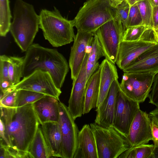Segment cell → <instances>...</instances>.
<instances>
[{"label":"cell","instance_id":"cell-1","mask_svg":"<svg viewBox=\"0 0 158 158\" xmlns=\"http://www.w3.org/2000/svg\"><path fill=\"white\" fill-rule=\"evenodd\" d=\"M0 110V144L27 151L40 124L32 104Z\"/></svg>","mask_w":158,"mask_h":158},{"label":"cell","instance_id":"cell-2","mask_svg":"<svg viewBox=\"0 0 158 158\" xmlns=\"http://www.w3.org/2000/svg\"><path fill=\"white\" fill-rule=\"evenodd\" d=\"M69 68L65 57L56 49L32 44L24 57L23 77L37 70L48 72L56 87L60 89Z\"/></svg>","mask_w":158,"mask_h":158},{"label":"cell","instance_id":"cell-3","mask_svg":"<svg viewBox=\"0 0 158 158\" xmlns=\"http://www.w3.org/2000/svg\"><path fill=\"white\" fill-rule=\"evenodd\" d=\"M39 23V15L32 5L23 0H15L10 31L22 52H26L32 44Z\"/></svg>","mask_w":158,"mask_h":158},{"label":"cell","instance_id":"cell-4","mask_svg":"<svg viewBox=\"0 0 158 158\" xmlns=\"http://www.w3.org/2000/svg\"><path fill=\"white\" fill-rule=\"evenodd\" d=\"M39 28L46 40L54 47L69 44L74 41V22L63 17L55 7L49 10L42 9L39 15Z\"/></svg>","mask_w":158,"mask_h":158},{"label":"cell","instance_id":"cell-5","mask_svg":"<svg viewBox=\"0 0 158 158\" xmlns=\"http://www.w3.org/2000/svg\"><path fill=\"white\" fill-rule=\"evenodd\" d=\"M114 9L108 0H88L73 19L77 30L94 32L114 18Z\"/></svg>","mask_w":158,"mask_h":158},{"label":"cell","instance_id":"cell-6","mask_svg":"<svg viewBox=\"0 0 158 158\" xmlns=\"http://www.w3.org/2000/svg\"><path fill=\"white\" fill-rule=\"evenodd\" d=\"M90 125L95 139L98 158H117L130 147L127 138L113 126L106 128L95 123Z\"/></svg>","mask_w":158,"mask_h":158},{"label":"cell","instance_id":"cell-7","mask_svg":"<svg viewBox=\"0 0 158 158\" xmlns=\"http://www.w3.org/2000/svg\"><path fill=\"white\" fill-rule=\"evenodd\" d=\"M124 31L122 23L114 18L94 32L98 38L104 56L114 64L117 60Z\"/></svg>","mask_w":158,"mask_h":158},{"label":"cell","instance_id":"cell-8","mask_svg":"<svg viewBox=\"0 0 158 158\" xmlns=\"http://www.w3.org/2000/svg\"><path fill=\"white\" fill-rule=\"evenodd\" d=\"M158 72H124L120 83L121 89L132 100L139 103L143 102L149 96Z\"/></svg>","mask_w":158,"mask_h":158},{"label":"cell","instance_id":"cell-9","mask_svg":"<svg viewBox=\"0 0 158 158\" xmlns=\"http://www.w3.org/2000/svg\"><path fill=\"white\" fill-rule=\"evenodd\" d=\"M59 106L58 122L61 136V158H73L77 147L79 131L68 107L60 101Z\"/></svg>","mask_w":158,"mask_h":158},{"label":"cell","instance_id":"cell-10","mask_svg":"<svg viewBox=\"0 0 158 158\" xmlns=\"http://www.w3.org/2000/svg\"><path fill=\"white\" fill-rule=\"evenodd\" d=\"M13 87L17 90H29L52 96L59 100L61 93L60 89L55 85L49 73L40 70H37L23 77Z\"/></svg>","mask_w":158,"mask_h":158},{"label":"cell","instance_id":"cell-11","mask_svg":"<svg viewBox=\"0 0 158 158\" xmlns=\"http://www.w3.org/2000/svg\"><path fill=\"white\" fill-rule=\"evenodd\" d=\"M89 50V48H88L80 72L76 78L73 80L68 108L75 120L85 114V91L88 81L86 64Z\"/></svg>","mask_w":158,"mask_h":158},{"label":"cell","instance_id":"cell-12","mask_svg":"<svg viewBox=\"0 0 158 158\" xmlns=\"http://www.w3.org/2000/svg\"><path fill=\"white\" fill-rule=\"evenodd\" d=\"M139 103L127 97L120 90L118 94L113 126L126 138L138 110Z\"/></svg>","mask_w":158,"mask_h":158},{"label":"cell","instance_id":"cell-13","mask_svg":"<svg viewBox=\"0 0 158 158\" xmlns=\"http://www.w3.org/2000/svg\"><path fill=\"white\" fill-rule=\"evenodd\" d=\"M94 35V32L77 30L71 48L69 62L72 80L76 78L80 72Z\"/></svg>","mask_w":158,"mask_h":158},{"label":"cell","instance_id":"cell-14","mask_svg":"<svg viewBox=\"0 0 158 158\" xmlns=\"http://www.w3.org/2000/svg\"><path fill=\"white\" fill-rule=\"evenodd\" d=\"M127 139L130 147L147 144L152 140L148 114L139 109L131 125Z\"/></svg>","mask_w":158,"mask_h":158},{"label":"cell","instance_id":"cell-15","mask_svg":"<svg viewBox=\"0 0 158 158\" xmlns=\"http://www.w3.org/2000/svg\"><path fill=\"white\" fill-rule=\"evenodd\" d=\"M121 90L118 79L112 83L107 95L102 104L96 107L95 123L106 128L113 126L119 93Z\"/></svg>","mask_w":158,"mask_h":158},{"label":"cell","instance_id":"cell-16","mask_svg":"<svg viewBox=\"0 0 158 158\" xmlns=\"http://www.w3.org/2000/svg\"><path fill=\"white\" fill-rule=\"evenodd\" d=\"M156 44L141 40L132 41L122 40L116 63L123 70L142 53Z\"/></svg>","mask_w":158,"mask_h":158},{"label":"cell","instance_id":"cell-17","mask_svg":"<svg viewBox=\"0 0 158 158\" xmlns=\"http://www.w3.org/2000/svg\"><path fill=\"white\" fill-rule=\"evenodd\" d=\"M59 101L53 97L45 95L32 104L40 124L50 122H58Z\"/></svg>","mask_w":158,"mask_h":158},{"label":"cell","instance_id":"cell-18","mask_svg":"<svg viewBox=\"0 0 158 158\" xmlns=\"http://www.w3.org/2000/svg\"><path fill=\"white\" fill-rule=\"evenodd\" d=\"M123 71L127 73L158 71V44L142 53Z\"/></svg>","mask_w":158,"mask_h":158},{"label":"cell","instance_id":"cell-19","mask_svg":"<svg viewBox=\"0 0 158 158\" xmlns=\"http://www.w3.org/2000/svg\"><path fill=\"white\" fill-rule=\"evenodd\" d=\"M73 158H98L95 138L89 124L84 125L79 132Z\"/></svg>","mask_w":158,"mask_h":158},{"label":"cell","instance_id":"cell-20","mask_svg":"<svg viewBox=\"0 0 158 158\" xmlns=\"http://www.w3.org/2000/svg\"><path fill=\"white\" fill-rule=\"evenodd\" d=\"M99 92L96 107H99L106 97L113 82L118 77L116 66L105 58L100 64Z\"/></svg>","mask_w":158,"mask_h":158},{"label":"cell","instance_id":"cell-21","mask_svg":"<svg viewBox=\"0 0 158 158\" xmlns=\"http://www.w3.org/2000/svg\"><path fill=\"white\" fill-rule=\"evenodd\" d=\"M41 128L53 157H61V136L58 122L43 123Z\"/></svg>","mask_w":158,"mask_h":158},{"label":"cell","instance_id":"cell-22","mask_svg":"<svg viewBox=\"0 0 158 158\" xmlns=\"http://www.w3.org/2000/svg\"><path fill=\"white\" fill-rule=\"evenodd\" d=\"M100 70L98 69L88 79L86 86L84 114L97 107L99 92Z\"/></svg>","mask_w":158,"mask_h":158},{"label":"cell","instance_id":"cell-23","mask_svg":"<svg viewBox=\"0 0 158 158\" xmlns=\"http://www.w3.org/2000/svg\"><path fill=\"white\" fill-rule=\"evenodd\" d=\"M27 151L31 158L53 157L43 134L41 127H38Z\"/></svg>","mask_w":158,"mask_h":158},{"label":"cell","instance_id":"cell-24","mask_svg":"<svg viewBox=\"0 0 158 158\" xmlns=\"http://www.w3.org/2000/svg\"><path fill=\"white\" fill-rule=\"evenodd\" d=\"M104 55L97 36H94L89 46V50L86 64L88 80L99 68V59Z\"/></svg>","mask_w":158,"mask_h":158},{"label":"cell","instance_id":"cell-25","mask_svg":"<svg viewBox=\"0 0 158 158\" xmlns=\"http://www.w3.org/2000/svg\"><path fill=\"white\" fill-rule=\"evenodd\" d=\"M154 144H143L131 147L118 158H154L155 149Z\"/></svg>","mask_w":158,"mask_h":158},{"label":"cell","instance_id":"cell-26","mask_svg":"<svg viewBox=\"0 0 158 158\" xmlns=\"http://www.w3.org/2000/svg\"><path fill=\"white\" fill-rule=\"evenodd\" d=\"M7 60L10 78L14 86L23 77L24 57L8 56Z\"/></svg>","mask_w":158,"mask_h":158},{"label":"cell","instance_id":"cell-27","mask_svg":"<svg viewBox=\"0 0 158 158\" xmlns=\"http://www.w3.org/2000/svg\"><path fill=\"white\" fill-rule=\"evenodd\" d=\"M137 3L141 17V24L147 28L152 29L154 7L152 0H140Z\"/></svg>","mask_w":158,"mask_h":158},{"label":"cell","instance_id":"cell-28","mask_svg":"<svg viewBox=\"0 0 158 158\" xmlns=\"http://www.w3.org/2000/svg\"><path fill=\"white\" fill-rule=\"evenodd\" d=\"M12 16L9 0H0V35L5 37L10 31Z\"/></svg>","mask_w":158,"mask_h":158},{"label":"cell","instance_id":"cell-29","mask_svg":"<svg viewBox=\"0 0 158 158\" xmlns=\"http://www.w3.org/2000/svg\"><path fill=\"white\" fill-rule=\"evenodd\" d=\"M45 95L43 94L29 90H17L15 107L33 104Z\"/></svg>","mask_w":158,"mask_h":158},{"label":"cell","instance_id":"cell-30","mask_svg":"<svg viewBox=\"0 0 158 158\" xmlns=\"http://www.w3.org/2000/svg\"><path fill=\"white\" fill-rule=\"evenodd\" d=\"M151 120L152 140L155 147L154 158H158V106L148 114Z\"/></svg>","mask_w":158,"mask_h":158},{"label":"cell","instance_id":"cell-31","mask_svg":"<svg viewBox=\"0 0 158 158\" xmlns=\"http://www.w3.org/2000/svg\"><path fill=\"white\" fill-rule=\"evenodd\" d=\"M147 28L141 24L127 27L124 32L123 40L132 41L140 40Z\"/></svg>","mask_w":158,"mask_h":158},{"label":"cell","instance_id":"cell-32","mask_svg":"<svg viewBox=\"0 0 158 158\" xmlns=\"http://www.w3.org/2000/svg\"><path fill=\"white\" fill-rule=\"evenodd\" d=\"M0 145V158H31L27 151L19 150L1 144Z\"/></svg>","mask_w":158,"mask_h":158},{"label":"cell","instance_id":"cell-33","mask_svg":"<svg viewBox=\"0 0 158 158\" xmlns=\"http://www.w3.org/2000/svg\"><path fill=\"white\" fill-rule=\"evenodd\" d=\"M130 7L126 0L118 5L114 9V18L123 24L124 31L128 17Z\"/></svg>","mask_w":158,"mask_h":158},{"label":"cell","instance_id":"cell-34","mask_svg":"<svg viewBox=\"0 0 158 158\" xmlns=\"http://www.w3.org/2000/svg\"><path fill=\"white\" fill-rule=\"evenodd\" d=\"M142 21L141 15L136 3L130 7L126 29L129 27L141 24Z\"/></svg>","mask_w":158,"mask_h":158},{"label":"cell","instance_id":"cell-35","mask_svg":"<svg viewBox=\"0 0 158 158\" xmlns=\"http://www.w3.org/2000/svg\"><path fill=\"white\" fill-rule=\"evenodd\" d=\"M17 91L15 89L5 94L0 92V107H15Z\"/></svg>","mask_w":158,"mask_h":158},{"label":"cell","instance_id":"cell-36","mask_svg":"<svg viewBox=\"0 0 158 158\" xmlns=\"http://www.w3.org/2000/svg\"><path fill=\"white\" fill-rule=\"evenodd\" d=\"M8 57L4 55L0 56V81H11L9 73Z\"/></svg>","mask_w":158,"mask_h":158},{"label":"cell","instance_id":"cell-37","mask_svg":"<svg viewBox=\"0 0 158 158\" xmlns=\"http://www.w3.org/2000/svg\"><path fill=\"white\" fill-rule=\"evenodd\" d=\"M149 103L158 106V72L155 76L151 91L148 97Z\"/></svg>","mask_w":158,"mask_h":158},{"label":"cell","instance_id":"cell-38","mask_svg":"<svg viewBox=\"0 0 158 158\" xmlns=\"http://www.w3.org/2000/svg\"><path fill=\"white\" fill-rule=\"evenodd\" d=\"M154 27H158V6L154 7L153 10Z\"/></svg>","mask_w":158,"mask_h":158},{"label":"cell","instance_id":"cell-39","mask_svg":"<svg viewBox=\"0 0 158 158\" xmlns=\"http://www.w3.org/2000/svg\"><path fill=\"white\" fill-rule=\"evenodd\" d=\"M113 8H115L118 5L125 0H108Z\"/></svg>","mask_w":158,"mask_h":158},{"label":"cell","instance_id":"cell-40","mask_svg":"<svg viewBox=\"0 0 158 158\" xmlns=\"http://www.w3.org/2000/svg\"><path fill=\"white\" fill-rule=\"evenodd\" d=\"M152 29L153 31L156 43L157 44H158V27H154Z\"/></svg>","mask_w":158,"mask_h":158},{"label":"cell","instance_id":"cell-41","mask_svg":"<svg viewBox=\"0 0 158 158\" xmlns=\"http://www.w3.org/2000/svg\"><path fill=\"white\" fill-rule=\"evenodd\" d=\"M129 5L130 7L137 3L136 0H125Z\"/></svg>","mask_w":158,"mask_h":158},{"label":"cell","instance_id":"cell-42","mask_svg":"<svg viewBox=\"0 0 158 158\" xmlns=\"http://www.w3.org/2000/svg\"><path fill=\"white\" fill-rule=\"evenodd\" d=\"M154 7L158 6V0H152Z\"/></svg>","mask_w":158,"mask_h":158},{"label":"cell","instance_id":"cell-43","mask_svg":"<svg viewBox=\"0 0 158 158\" xmlns=\"http://www.w3.org/2000/svg\"><path fill=\"white\" fill-rule=\"evenodd\" d=\"M140 0H136L137 2L139 1Z\"/></svg>","mask_w":158,"mask_h":158},{"label":"cell","instance_id":"cell-44","mask_svg":"<svg viewBox=\"0 0 158 158\" xmlns=\"http://www.w3.org/2000/svg\"><path fill=\"white\" fill-rule=\"evenodd\" d=\"M86 0L87 1V0Z\"/></svg>","mask_w":158,"mask_h":158}]
</instances>
